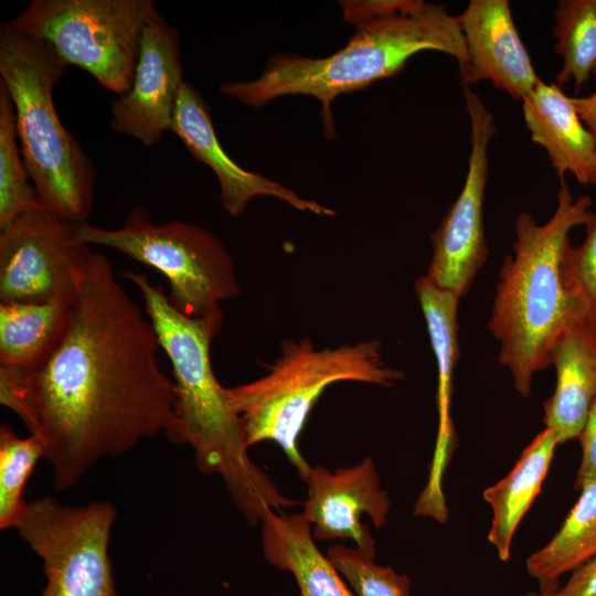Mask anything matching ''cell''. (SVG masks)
Wrapping results in <instances>:
<instances>
[{"instance_id": "2", "label": "cell", "mask_w": 596, "mask_h": 596, "mask_svg": "<svg viewBox=\"0 0 596 596\" xmlns=\"http://www.w3.org/2000/svg\"><path fill=\"white\" fill-rule=\"evenodd\" d=\"M344 19L354 32L342 49L324 57L278 53L252 81L225 82L220 92L258 109L283 96L305 95L321 104L324 131L333 138L331 106L345 93L397 74L423 51H436L467 64V50L457 15L446 6L423 0L342 1Z\"/></svg>"}, {"instance_id": "30", "label": "cell", "mask_w": 596, "mask_h": 596, "mask_svg": "<svg viewBox=\"0 0 596 596\" xmlns=\"http://www.w3.org/2000/svg\"><path fill=\"white\" fill-rule=\"evenodd\" d=\"M593 76L596 78V66L593 71ZM572 102L596 142V88L586 96H572ZM590 184L596 187V172Z\"/></svg>"}, {"instance_id": "8", "label": "cell", "mask_w": 596, "mask_h": 596, "mask_svg": "<svg viewBox=\"0 0 596 596\" xmlns=\"http://www.w3.org/2000/svg\"><path fill=\"white\" fill-rule=\"evenodd\" d=\"M158 14L153 0H33L7 22L119 96L132 84L143 30Z\"/></svg>"}, {"instance_id": "28", "label": "cell", "mask_w": 596, "mask_h": 596, "mask_svg": "<svg viewBox=\"0 0 596 596\" xmlns=\"http://www.w3.org/2000/svg\"><path fill=\"white\" fill-rule=\"evenodd\" d=\"M577 439L582 447V459L575 487L585 480H596V400Z\"/></svg>"}, {"instance_id": "5", "label": "cell", "mask_w": 596, "mask_h": 596, "mask_svg": "<svg viewBox=\"0 0 596 596\" xmlns=\"http://www.w3.org/2000/svg\"><path fill=\"white\" fill-rule=\"evenodd\" d=\"M67 64L44 41L0 28V76L13 103L21 152L36 194L53 215L82 224L94 205L95 168L61 123L53 89Z\"/></svg>"}, {"instance_id": "15", "label": "cell", "mask_w": 596, "mask_h": 596, "mask_svg": "<svg viewBox=\"0 0 596 596\" xmlns=\"http://www.w3.org/2000/svg\"><path fill=\"white\" fill-rule=\"evenodd\" d=\"M170 131L195 159L214 172L221 189V202L232 216L242 214L248 202L259 195L275 196L300 211L334 214L333 210L302 199L283 184L247 171L232 160L217 138L206 103L191 83L184 82L181 86Z\"/></svg>"}, {"instance_id": "10", "label": "cell", "mask_w": 596, "mask_h": 596, "mask_svg": "<svg viewBox=\"0 0 596 596\" xmlns=\"http://www.w3.org/2000/svg\"><path fill=\"white\" fill-rule=\"evenodd\" d=\"M39 201L0 227V302L73 301L91 245Z\"/></svg>"}, {"instance_id": "21", "label": "cell", "mask_w": 596, "mask_h": 596, "mask_svg": "<svg viewBox=\"0 0 596 596\" xmlns=\"http://www.w3.org/2000/svg\"><path fill=\"white\" fill-rule=\"evenodd\" d=\"M415 291L426 321L438 371V428L434 456L447 459L456 446L450 401L454 368L459 358V298L435 286L425 275L416 280Z\"/></svg>"}, {"instance_id": "25", "label": "cell", "mask_w": 596, "mask_h": 596, "mask_svg": "<svg viewBox=\"0 0 596 596\" xmlns=\"http://www.w3.org/2000/svg\"><path fill=\"white\" fill-rule=\"evenodd\" d=\"M44 458L39 436L19 437L10 426H0V528L15 529L26 501L25 483L36 462Z\"/></svg>"}, {"instance_id": "17", "label": "cell", "mask_w": 596, "mask_h": 596, "mask_svg": "<svg viewBox=\"0 0 596 596\" xmlns=\"http://www.w3.org/2000/svg\"><path fill=\"white\" fill-rule=\"evenodd\" d=\"M550 364L556 382L543 404L544 423L563 444L578 437L596 400V333L583 321L571 324L556 338Z\"/></svg>"}, {"instance_id": "12", "label": "cell", "mask_w": 596, "mask_h": 596, "mask_svg": "<svg viewBox=\"0 0 596 596\" xmlns=\"http://www.w3.org/2000/svg\"><path fill=\"white\" fill-rule=\"evenodd\" d=\"M183 75L179 32L159 13L143 30L130 88L111 103L113 130L156 145L171 129Z\"/></svg>"}, {"instance_id": "6", "label": "cell", "mask_w": 596, "mask_h": 596, "mask_svg": "<svg viewBox=\"0 0 596 596\" xmlns=\"http://www.w3.org/2000/svg\"><path fill=\"white\" fill-rule=\"evenodd\" d=\"M403 377L402 371L384 362L379 340L321 350L309 339L286 340L266 375L226 387V396L242 422L247 446L276 443L306 481L311 466L300 454L298 440L322 392L339 381L393 386Z\"/></svg>"}, {"instance_id": "16", "label": "cell", "mask_w": 596, "mask_h": 596, "mask_svg": "<svg viewBox=\"0 0 596 596\" xmlns=\"http://www.w3.org/2000/svg\"><path fill=\"white\" fill-rule=\"evenodd\" d=\"M524 123L560 177L568 173L583 185L596 172V142L581 119L572 96L556 83L540 79L522 100Z\"/></svg>"}, {"instance_id": "14", "label": "cell", "mask_w": 596, "mask_h": 596, "mask_svg": "<svg viewBox=\"0 0 596 596\" xmlns=\"http://www.w3.org/2000/svg\"><path fill=\"white\" fill-rule=\"evenodd\" d=\"M467 50L464 86L489 81L522 100L541 79L515 26L508 0H470L457 15Z\"/></svg>"}, {"instance_id": "18", "label": "cell", "mask_w": 596, "mask_h": 596, "mask_svg": "<svg viewBox=\"0 0 596 596\" xmlns=\"http://www.w3.org/2000/svg\"><path fill=\"white\" fill-rule=\"evenodd\" d=\"M266 561L295 578L299 596H355L327 555L315 543L311 525L300 513L269 510L262 520Z\"/></svg>"}, {"instance_id": "1", "label": "cell", "mask_w": 596, "mask_h": 596, "mask_svg": "<svg viewBox=\"0 0 596 596\" xmlns=\"http://www.w3.org/2000/svg\"><path fill=\"white\" fill-rule=\"evenodd\" d=\"M146 316L110 260L92 251L53 355L29 375L0 368V402L40 437L56 490L141 440L164 433L173 441L177 389Z\"/></svg>"}, {"instance_id": "9", "label": "cell", "mask_w": 596, "mask_h": 596, "mask_svg": "<svg viewBox=\"0 0 596 596\" xmlns=\"http://www.w3.org/2000/svg\"><path fill=\"white\" fill-rule=\"evenodd\" d=\"M116 514L109 501L72 507L45 496L26 502L15 530L42 560L40 596H118L108 553Z\"/></svg>"}, {"instance_id": "7", "label": "cell", "mask_w": 596, "mask_h": 596, "mask_svg": "<svg viewBox=\"0 0 596 596\" xmlns=\"http://www.w3.org/2000/svg\"><path fill=\"white\" fill-rule=\"evenodd\" d=\"M76 235L159 270L170 286L169 301L185 316L222 321L220 302L240 292L228 251L200 225L157 223L145 209L135 207L118 228L85 222L76 225Z\"/></svg>"}, {"instance_id": "20", "label": "cell", "mask_w": 596, "mask_h": 596, "mask_svg": "<svg viewBox=\"0 0 596 596\" xmlns=\"http://www.w3.org/2000/svg\"><path fill=\"white\" fill-rule=\"evenodd\" d=\"M72 302H0V368L26 375L39 371L66 333Z\"/></svg>"}, {"instance_id": "29", "label": "cell", "mask_w": 596, "mask_h": 596, "mask_svg": "<svg viewBox=\"0 0 596 596\" xmlns=\"http://www.w3.org/2000/svg\"><path fill=\"white\" fill-rule=\"evenodd\" d=\"M556 596H596V555L572 572Z\"/></svg>"}, {"instance_id": "31", "label": "cell", "mask_w": 596, "mask_h": 596, "mask_svg": "<svg viewBox=\"0 0 596 596\" xmlns=\"http://www.w3.org/2000/svg\"><path fill=\"white\" fill-rule=\"evenodd\" d=\"M557 589L558 583H554L540 587L539 594H531L530 596H556Z\"/></svg>"}, {"instance_id": "24", "label": "cell", "mask_w": 596, "mask_h": 596, "mask_svg": "<svg viewBox=\"0 0 596 596\" xmlns=\"http://www.w3.org/2000/svg\"><path fill=\"white\" fill-rule=\"evenodd\" d=\"M29 178L19 143L13 103L0 82V227L39 201Z\"/></svg>"}, {"instance_id": "13", "label": "cell", "mask_w": 596, "mask_h": 596, "mask_svg": "<svg viewBox=\"0 0 596 596\" xmlns=\"http://www.w3.org/2000/svg\"><path fill=\"white\" fill-rule=\"evenodd\" d=\"M306 483L309 493L301 513L311 525L313 539H351L360 551L375 556V541L361 515L368 514L375 528H382L391 502L372 458L333 472L322 466L311 467Z\"/></svg>"}, {"instance_id": "23", "label": "cell", "mask_w": 596, "mask_h": 596, "mask_svg": "<svg viewBox=\"0 0 596 596\" xmlns=\"http://www.w3.org/2000/svg\"><path fill=\"white\" fill-rule=\"evenodd\" d=\"M552 33L562 65L555 83L581 91L596 66V0H558Z\"/></svg>"}, {"instance_id": "19", "label": "cell", "mask_w": 596, "mask_h": 596, "mask_svg": "<svg viewBox=\"0 0 596 596\" xmlns=\"http://www.w3.org/2000/svg\"><path fill=\"white\" fill-rule=\"evenodd\" d=\"M557 445L553 433L544 428L524 448L513 468L483 490L492 512L488 541L501 561L510 557L515 531L541 492Z\"/></svg>"}, {"instance_id": "4", "label": "cell", "mask_w": 596, "mask_h": 596, "mask_svg": "<svg viewBox=\"0 0 596 596\" xmlns=\"http://www.w3.org/2000/svg\"><path fill=\"white\" fill-rule=\"evenodd\" d=\"M592 204L586 194L574 196L562 178L545 223L528 212L515 219L513 253L501 265L488 328L499 342L498 361L523 397L530 395L535 373L551 366L556 338L573 323H586L581 302L565 284L563 262L570 233L585 225Z\"/></svg>"}, {"instance_id": "3", "label": "cell", "mask_w": 596, "mask_h": 596, "mask_svg": "<svg viewBox=\"0 0 596 596\" xmlns=\"http://www.w3.org/2000/svg\"><path fill=\"white\" fill-rule=\"evenodd\" d=\"M125 276L139 289L145 312L172 365L178 421L172 443L193 449L200 472L222 478L232 502L251 524L262 522L269 510L284 512L296 505L249 459L242 422L230 406L226 387L214 375L210 345L222 321L178 311L145 274L126 272Z\"/></svg>"}, {"instance_id": "11", "label": "cell", "mask_w": 596, "mask_h": 596, "mask_svg": "<svg viewBox=\"0 0 596 596\" xmlns=\"http://www.w3.org/2000/svg\"><path fill=\"white\" fill-rule=\"evenodd\" d=\"M470 123V151L460 193L432 234L433 254L425 276L438 288L462 298L486 264L488 245L483 202L489 173V145L497 132L493 116L469 86H464Z\"/></svg>"}, {"instance_id": "26", "label": "cell", "mask_w": 596, "mask_h": 596, "mask_svg": "<svg viewBox=\"0 0 596 596\" xmlns=\"http://www.w3.org/2000/svg\"><path fill=\"white\" fill-rule=\"evenodd\" d=\"M355 596H409L411 579L392 566L375 563L374 557L358 547L336 544L327 554Z\"/></svg>"}, {"instance_id": "22", "label": "cell", "mask_w": 596, "mask_h": 596, "mask_svg": "<svg viewBox=\"0 0 596 596\" xmlns=\"http://www.w3.org/2000/svg\"><path fill=\"white\" fill-rule=\"evenodd\" d=\"M578 499L558 531L525 562L528 574L540 587L554 584L596 555V480L576 486Z\"/></svg>"}, {"instance_id": "27", "label": "cell", "mask_w": 596, "mask_h": 596, "mask_svg": "<svg viewBox=\"0 0 596 596\" xmlns=\"http://www.w3.org/2000/svg\"><path fill=\"white\" fill-rule=\"evenodd\" d=\"M585 238L566 248L563 274L567 288L581 302L586 324L596 333V213L584 225Z\"/></svg>"}]
</instances>
